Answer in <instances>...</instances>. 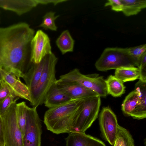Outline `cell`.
<instances>
[{"instance_id":"7a4b0ae2","label":"cell","mask_w":146,"mask_h":146,"mask_svg":"<svg viewBox=\"0 0 146 146\" xmlns=\"http://www.w3.org/2000/svg\"><path fill=\"white\" fill-rule=\"evenodd\" d=\"M83 99L71 100L47 110L44 115V123L47 130L56 134L70 133Z\"/></svg>"},{"instance_id":"2e32d148","label":"cell","mask_w":146,"mask_h":146,"mask_svg":"<svg viewBox=\"0 0 146 146\" xmlns=\"http://www.w3.org/2000/svg\"><path fill=\"white\" fill-rule=\"evenodd\" d=\"M135 89L139 93V102L130 116L135 119H143L146 117V82L139 80L135 84Z\"/></svg>"},{"instance_id":"8fae6325","label":"cell","mask_w":146,"mask_h":146,"mask_svg":"<svg viewBox=\"0 0 146 146\" xmlns=\"http://www.w3.org/2000/svg\"><path fill=\"white\" fill-rule=\"evenodd\" d=\"M58 88L72 100L84 99L99 96L95 92L76 83L57 80Z\"/></svg>"},{"instance_id":"52a82bcc","label":"cell","mask_w":146,"mask_h":146,"mask_svg":"<svg viewBox=\"0 0 146 146\" xmlns=\"http://www.w3.org/2000/svg\"><path fill=\"white\" fill-rule=\"evenodd\" d=\"M17 97L5 113L1 116L4 126L5 146H24L23 137L17 121Z\"/></svg>"},{"instance_id":"8992f818","label":"cell","mask_w":146,"mask_h":146,"mask_svg":"<svg viewBox=\"0 0 146 146\" xmlns=\"http://www.w3.org/2000/svg\"><path fill=\"white\" fill-rule=\"evenodd\" d=\"M59 80L79 84L95 92L100 97L105 98L108 94L105 80L98 74L84 75L76 68L60 76Z\"/></svg>"},{"instance_id":"44dd1931","label":"cell","mask_w":146,"mask_h":146,"mask_svg":"<svg viewBox=\"0 0 146 146\" xmlns=\"http://www.w3.org/2000/svg\"><path fill=\"white\" fill-rule=\"evenodd\" d=\"M74 40L69 31L67 30L63 31L56 40V44L62 54L72 52L74 50Z\"/></svg>"},{"instance_id":"ba28073f","label":"cell","mask_w":146,"mask_h":146,"mask_svg":"<svg viewBox=\"0 0 146 146\" xmlns=\"http://www.w3.org/2000/svg\"><path fill=\"white\" fill-rule=\"evenodd\" d=\"M42 125L36 108L28 107L24 135V146H40Z\"/></svg>"},{"instance_id":"7c38bea8","label":"cell","mask_w":146,"mask_h":146,"mask_svg":"<svg viewBox=\"0 0 146 146\" xmlns=\"http://www.w3.org/2000/svg\"><path fill=\"white\" fill-rule=\"evenodd\" d=\"M20 78L3 69L2 80L7 84L17 97L27 100L31 103L32 100L29 90Z\"/></svg>"},{"instance_id":"30bf717a","label":"cell","mask_w":146,"mask_h":146,"mask_svg":"<svg viewBox=\"0 0 146 146\" xmlns=\"http://www.w3.org/2000/svg\"><path fill=\"white\" fill-rule=\"evenodd\" d=\"M50 40L48 35L41 30L37 31L30 43V61L40 62L46 55L52 53Z\"/></svg>"},{"instance_id":"9c48e42d","label":"cell","mask_w":146,"mask_h":146,"mask_svg":"<svg viewBox=\"0 0 146 146\" xmlns=\"http://www.w3.org/2000/svg\"><path fill=\"white\" fill-rule=\"evenodd\" d=\"M99 122L103 137L110 144L113 145L119 125L115 115L110 108L105 107L102 109Z\"/></svg>"},{"instance_id":"4316f807","label":"cell","mask_w":146,"mask_h":146,"mask_svg":"<svg viewBox=\"0 0 146 146\" xmlns=\"http://www.w3.org/2000/svg\"><path fill=\"white\" fill-rule=\"evenodd\" d=\"M17 97L14 94L12 93L0 102V116H2L5 113Z\"/></svg>"},{"instance_id":"d4e9b609","label":"cell","mask_w":146,"mask_h":146,"mask_svg":"<svg viewBox=\"0 0 146 146\" xmlns=\"http://www.w3.org/2000/svg\"><path fill=\"white\" fill-rule=\"evenodd\" d=\"M55 12H49L46 13L43 17L42 22L39 27L45 30L56 31L57 27L55 23V21L59 15L55 16Z\"/></svg>"},{"instance_id":"6da1fadb","label":"cell","mask_w":146,"mask_h":146,"mask_svg":"<svg viewBox=\"0 0 146 146\" xmlns=\"http://www.w3.org/2000/svg\"><path fill=\"white\" fill-rule=\"evenodd\" d=\"M34 35L25 22L0 27V68L22 78L32 64L29 53Z\"/></svg>"},{"instance_id":"83f0119b","label":"cell","mask_w":146,"mask_h":146,"mask_svg":"<svg viewBox=\"0 0 146 146\" xmlns=\"http://www.w3.org/2000/svg\"><path fill=\"white\" fill-rule=\"evenodd\" d=\"M137 67L139 71V80L146 82V52L141 57Z\"/></svg>"},{"instance_id":"e0dca14e","label":"cell","mask_w":146,"mask_h":146,"mask_svg":"<svg viewBox=\"0 0 146 146\" xmlns=\"http://www.w3.org/2000/svg\"><path fill=\"white\" fill-rule=\"evenodd\" d=\"M44 64L43 58L39 63H32L30 68L22 77L30 91L38 82L42 75Z\"/></svg>"},{"instance_id":"f546056e","label":"cell","mask_w":146,"mask_h":146,"mask_svg":"<svg viewBox=\"0 0 146 146\" xmlns=\"http://www.w3.org/2000/svg\"><path fill=\"white\" fill-rule=\"evenodd\" d=\"M110 6L111 9L117 12L122 11L123 5L121 0H109L105 4L106 7Z\"/></svg>"},{"instance_id":"5bb4252c","label":"cell","mask_w":146,"mask_h":146,"mask_svg":"<svg viewBox=\"0 0 146 146\" xmlns=\"http://www.w3.org/2000/svg\"><path fill=\"white\" fill-rule=\"evenodd\" d=\"M65 140L66 146H106L101 141L85 133H69Z\"/></svg>"},{"instance_id":"484cf974","label":"cell","mask_w":146,"mask_h":146,"mask_svg":"<svg viewBox=\"0 0 146 146\" xmlns=\"http://www.w3.org/2000/svg\"><path fill=\"white\" fill-rule=\"evenodd\" d=\"M127 50L129 55L136 61L137 67L141 57L146 52V44L127 48Z\"/></svg>"},{"instance_id":"603a6c76","label":"cell","mask_w":146,"mask_h":146,"mask_svg":"<svg viewBox=\"0 0 146 146\" xmlns=\"http://www.w3.org/2000/svg\"><path fill=\"white\" fill-rule=\"evenodd\" d=\"M113 146H135L134 140L129 132L119 125Z\"/></svg>"},{"instance_id":"cb8c5ba5","label":"cell","mask_w":146,"mask_h":146,"mask_svg":"<svg viewBox=\"0 0 146 146\" xmlns=\"http://www.w3.org/2000/svg\"><path fill=\"white\" fill-rule=\"evenodd\" d=\"M28 106L24 102L17 104V121L22 131L23 137L24 135L26 121L27 111Z\"/></svg>"},{"instance_id":"4fadbf2b","label":"cell","mask_w":146,"mask_h":146,"mask_svg":"<svg viewBox=\"0 0 146 146\" xmlns=\"http://www.w3.org/2000/svg\"><path fill=\"white\" fill-rule=\"evenodd\" d=\"M38 5L37 0H0V8L21 15Z\"/></svg>"},{"instance_id":"ac0fdd59","label":"cell","mask_w":146,"mask_h":146,"mask_svg":"<svg viewBox=\"0 0 146 146\" xmlns=\"http://www.w3.org/2000/svg\"><path fill=\"white\" fill-rule=\"evenodd\" d=\"M114 76L123 83L133 81L139 78V69L135 66L117 68L115 69Z\"/></svg>"},{"instance_id":"d6986e66","label":"cell","mask_w":146,"mask_h":146,"mask_svg":"<svg viewBox=\"0 0 146 146\" xmlns=\"http://www.w3.org/2000/svg\"><path fill=\"white\" fill-rule=\"evenodd\" d=\"M123 5L122 12L127 16L137 14L146 7L145 0H121Z\"/></svg>"},{"instance_id":"7402d4cb","label":"cell","mask_w":146,"mask_h":146,"mask_svg":"<svg viewBox=\"0 0 146 146\" xmlns=\"http://www.w3.org/2000/svg\"><path fill=\"white\" fill-rule=\"evenodd\" d=\"M139 98V93L135 89L126 97L121 105L122 110L125 114L130 116L138 104Z\"/></svg>"},{"instance_id":"3957f363","label":"cell","mask_w":146,"mask_h":146,"mask_svg":"<svg viewBox=\"0 0 146 146\" xmlns=\"http://www.w3.org/2000/svg\"><path fill=\"white\" fill-rule=\"evenodd\" d=\"M43 68L40 78L36 85L30 91L33 107L36 108L43 103L45 96L51 86L55 83L56 66L58 58L52 53L44 58Z\"/></svg>"},{"instance_id":"9a60e30c","label":"cell","mask_w":146,"mask_h":146,"mask_svg":"<svg viewBox=\"0 0 146 146\" xmlns=\"http://www.w3.org/2000/svg\"><path fill=\"white\" fill-rule=\"evenodd\" d=\"M71 100L58 88L55 83L46 94L43 103L46 107L49 109L61 105Z\"/></svg>"},{"instance_id":"1f68e13d","label":"cell","mask_w":146,"mask_h":146,"mask_svg":"<svg viewBox=\"0 0 146 146\" xmlns=\"http://www.w3.org/2000/svg\"><path fill=\"white\" fill-rule=\"evenodd\" d=\"M66 1H67V0H38L39 4L47 5L48 4L52 3L54 5Z\"/></svg>"},{"instance_id":"277c9868","label":"cell","mask_w":146,"mask_h":146,"mask_svg":"<svg viewBox=\"0 0 146 146\" xmlns=\"http://www.w3.org/2000/svg\"><path fill=\"white\" fill-rule=\"evenodd\" d=\"M137 66L136 61L129 54L127 48H106L95 63L96 69L101 71Z\"/></svg>"},{"instance_id":"f1b7e54d","label":"cell","mask_w":146,"mask_h":146,"mask_svg":"<svg viewBox=\"0 0 146 146\" xmlns=\"http://www.w3.org/2000/svg\"><path fill=\"white\" fill-rule=\"evenodd\" d=\"M12 93L14 94L8 85L2 81L0 83V102Z\"/></svg>"},{"instance_id":"4dcf8cb0","label":"cell","mask_w":146,"mask_h":146,"mask_svg":"<svg viewBox=\"0 0 146 146\" xmlns=\"http://www.w3.org/2000/svg\"><path fill=\"white\" fill-rule=\"evenodd\" d=\"M5 144L3 122L2 118L0 115V146H5Z\"/></svg>"},{"instance_id":"5b68a950","label":"cell","mask_w":146,"mask_h":146,"mask_svg":"<svg viewBox=\"0 0 146 146\" xmlns=\"http://www.w3.org/2000/svg\"><path fill=\"white\" fill-rule=\"evenodd\" d=\"M101 102L99 96L84 98L79 114L71 126L70 133H85L97 118Z\"/></svg>"},{"instance_id":"ffe728a7","label":"cell","mask_w":146,"mask_h":146,"mask_svg":"<svg viewBox=\"0 0 146 146\" xmlns=\"http://www.w3.org/2000/svg\"><path fill=\"white\" fill-rule=\"evenodd\" d=\"M105 82L108 94L116 97H120L124 93L125 87L123 83L114 76H109L105 80Z\"/></svg>"}]
</instances>
